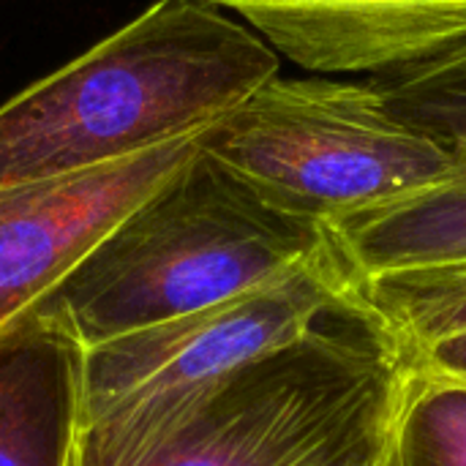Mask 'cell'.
<instances>
[{"instance_id": "13", "label": "cell", "mask_w": 466, "mask_h": 466, "mask_svg": "<svg viewBox=\"0 0 466 466\" xmlns=\"http://www.w3.org/2000/svg\"><path fill=\"white\" fill-rule=\"evenodd\" d=\"M380 459H382V456H380ZM369 466H380V461H377V464H369Z\"/></svg>"}, {"instance_id": "1", "label": "cell", "mask_w": 466, "mask_h": 466, "mask_svg": "<svg viewBox=\"0 0 466 466\" xmlns=\"http://www.w3.org/2000/svg\"><path fill=\"white\" fill-rule=\"evenodd\" d=\"M279 74L210 0H156L0 104V188L82 175L205 131Z\"/></svg>"}, {"instance_id": "10", "label": "cell", "mask_w": 466, "mask_h": 466, "mask_svg": "<svg viewBox=\"0 0 466 466\" xmlns=\"http://www.w3.org/2000/svg\"><path fill=\"white\" fill-rule=\"evenodd\" d=\"M380 466H466V382L404 366Z\"/></svg>"}, {"instance_id": "12", "label": "cell", "mask_w": 466, "mask_h": 466, "mask_svg": "<svg viewBox=\"0 0 466 466\" xmlns=\"http://www.w3.org/2000/svg\"><path fill=\"white\" fill-rule=\"evenodd\" d=\"M442 314L448 336L437 339L404 358H399L407 369L451 377L466 382V265L456 268L445 284Z\"/></svg>"}, {"instance_id": "8", "label": "cell", "mask_w": 466, "mask_h": 466, "mask_svg": "<svg viewBox=\"0 0 466 466\" xmlns=\"http://www.w3.org/2000/svg\"><path fill=\"white\" fill-rule=\"evenodd\" d=\"M82 355L41 314L0 341V466H74Z\"/></svg>"}, {"instance_id": "9", "label": "cell", "mask_w": 466, "mask_h": 466, "mask_svg": "<svg viewBox=\"0 0 466 466\" xmlns=\"http://www.w3.org/2000/svg\"><path fill=\"white\" fill-rule=\"evenodd\" d=\"M328 229L355 276L466 262V147L440 180Z\"/></svg>"}, {"instance_id": "3", "label": "cell", "mask_w": 466, "mask_h": 466, "mask_svg": "<svg viewBox=\"0 0 466 466\" xmlns=\"http://www.w3.org/2000/svg\"><path fill=\"white\" fill-rule=\"evenodd\" d=\"M404 363L350 298L221 380L137 466H369Z\"/></svg>"}, {"instance_id": "6", "label": "cell", "mask_w": 466, "mask_h": 466, "mask_svg": "<svg viewBox=\"0 0 466 466\" xmlns=\"http://www.w3.org/2000/svg\"><path fill=\"white\" fill-rule=\"evenodd\" d=\"M199 134L82 175L0 188V341L35 319L74 265L197 153Z\"/></svg>"}, {"instance_id": "4", "label": "cell", "mask_w": 466, "mask_h": 466, "mask_svg": "<svg viewBox=\"0 0 466 466\" xmlns=\"http://www.w3.org/2000/svg\"><path fill=\"white\" fill-rule=\"evenodd\" d=\"M199 147L270 205L325 227L407 197L459 161V147L399 117L371 82L281 74L210 123Z\"/></svg>"}, {"instance_id": "7", "label": "cell", "mask_w": 466, "mask_h": 466, "mask_svg": "<svg viewBox=\"0 0 466 466\" xmlns=\"http://www.w3.org/2000/svg\"><path fill=\"white\" fill-rule=\"evenodd\" d=\"M314 74H393L466 41V0H210Z\"/></svg>"}, {"instance_id": "2", "label": "cell", "mask_w": 466, "mask_h": 466, "mask_svg": "<svg viewBox=\"0 0 466 466\" xmlns=\"http://www.w3.org/2000/svg\"><path fill=\"white\" fill-rule=\"evenodd\" d=\"M330 246L325 224L270 205L197 147L74 265L38 314L90 350L229 303Z\"/></svg>"}, {"instance_id": "11", "label": "cell", "mask_w": 466, "mask_h": 466, "mask_svg": "<svg viewBox=\"0 0 466 466\" xmlns=\"http://www.w3.org/2000/svg\"><path fill=\"white\" fill-rule=\"evenodd\" d=\"M371 85L407 123L466 147V41L420 66L374 76Z\"/></svg>"}, {"instance_id": "5", "label": "cell", "mask_w": 466, "mask_h": 466, "mask_svg": "<svg viewBox=\"0 0 466 466\" xmlns=\"http://www.w3.org/2000/svg\"><path fill=\"white\" fill-rule=\"evenodd\" d=\"M336 243L229 303L85 350L74 466H137L221 380L352 298Z\"/></svg>"}]
</instances>
